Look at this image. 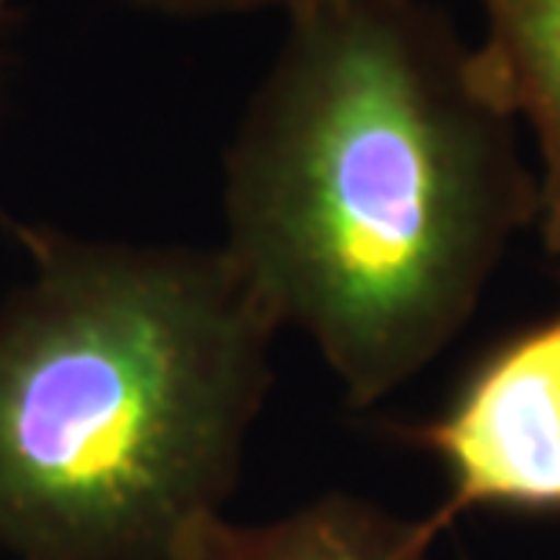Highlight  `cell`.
Wrapping results in <instances>:
<instances>
[{
  "label": "cell",
  "mask_w": 560,
  "mask_h": 560,
  "mask_svg": "<svg viewBox=\"0 0 560 560\" xmlns=\"http://www.w3.org/2000/svg\"><path fill=\"white\" fill-rule=\"evenodd\" d=\"M226 150L230 259L372 408L474 317L539 175L447 11L299 0Z\"/></svg>",
  "instance_id": "cell-1"
},
{
  "label": "cell",
  "mask_w": 560,
  "mask_h": 560,
  "mask_svg": "<svg viewBox=\"0 0 560 560\" xmlns=\"http://www.w3.org/2000/svg\"><path fill=\"white\" fill-rule=\"evenodd\" d=\"M477 51L539 150V233L560 262V0H480Z\"/></svg>",
  "instance_id": "cell-5"
},
{
  "label": "cell",
  "mask_w": 560,
  "mask_h": 560,
  "mask_svg": "<svg viewBox=\"0 0 560 560\" xmlns=\"http://www.w3.org/2000/svg\"><path fill=\"white\" fill-rule=\"evenodd\" d=\"M0 302V542L172 560L237 488L280 324L222 248L22 230Z\"/></svg>",
  "instance_id": "cell-2"
},
{
  "label": "cell",
  "mask_w": 560,
  "mask_h": 560,
  "mask_svg": "<svg viewBox=\"0 0 560 560\" xmlns=\"http://www.w3.org/2000/svg\"><path fill=\"white\" fill-rule=\"evenodd\" d=\"M447 474L436 535L474 510H560V310L495 346L441 419L405 430Z\"/></svg>",
  "instance_id": "cell-3"
},
{
  "label": "cell",
  "mask_w": 560,
  "mask_h": 560,
  "mask_svg": "<svg viewBox=\"0 0 560 560\" xmlns=\"http://www.w3.org/2000/svg\"><path fill=\"white\" fill-rule=\"evenodd\" d=\"M436 528L405 521L357 495L313 499L270 524L211 517L178 542L172 560H430Z\"/></svg>",
  "instance_id": "cell-4"
},
{
  "label": "cell",
  "mask_w": 560,
  "mask_h": 560,
  "mask_svg": "<svg viewBox=\"0 0 560 560\" xmlns=\"http://www.w3.org/2000/svg\"><path fill=\"white\" fill-rule=\"evenodd\" d=\"M8 8V0H0V11H4Z\"/></svg>",
  "instance_id": "cell-7"
},
{
  "label": "cell",
  "mask_w": 560,
  "mask_h": 560,
  "mask_svg": "<svg viewBox=\"0 0 560 560\" xmlns=\"http://www.w3.org/2000/svg\"><path fill=\"white\" fill-rule=\"evenodd\" d=\"M128 4L167 19H222L252 15V11H288L299 0H128Z\"/></svg>",
  "instance_id": "cell-6"
}]
</instances>
